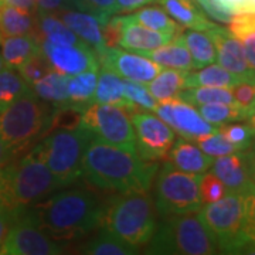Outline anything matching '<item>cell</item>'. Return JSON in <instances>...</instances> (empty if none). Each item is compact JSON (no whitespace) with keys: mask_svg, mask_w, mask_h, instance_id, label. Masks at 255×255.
I'll use <instances>...</instances> for the list:
<instances>
[{"mask_svg":"<svg viewBox=\"0 0 255 255\" xmlns=\"http://www.w3.org/2000/svg\"><path fill=\"white\" fill-rule=\"evenodd\" d=\"M105 203L90 189L57 190L24 214L57 243L85 237L101 227Z\"/></svg>","mask_w":255,"mask_h":255,"instance_id":"1","label":"cell"},{"mask_svg":"<svg viewBox=\"0 0 255 255\" xmlns=\"http://www.w3.org/2000/svg\"><path fill=\"white\" fill-rule=\"evenodd\" d=\"M159 170L157 162L94 137L82 159V177L101 190L149 191Z\"/></svg>","mask_w":255,"mask_h":255,"instance_id":"2","label":"cell"},{"mask_svg":"<svg viewBox=\"0 0 255 255\" xmlns=\"http://www.w3.org/2000/svg\"><path fill=\"white\" fill-rule=\"evenodd\" d=\"M63 187L44 162L30 150L0 170V200L14 217Z\"/></svg>","mask_w":255,"mask_h":255,"instance_id":"3","label":"cell"},{"mask_svg":"<svg viewBox=\"0 0 255 255\" xmlns=\"http://www.w3.org/2000/svg\"><path fill=\"white\" fill-rule=\"evenodd\" d=\"M197 217L216 241L217 251L254 241V193H227L220 200L203 204Z\"/></svg>","mask_w":255,"mask_h":255,"instance_id":"4","label":"cell"},{"mask_svg":"<svg viewBox=\"0 0 255 255\" xmlns=\"http://www.w3.org/2000/svg\"><path fill=\"white\" fill-rule=\"evenodd\" d=\"M101 227L129 246L145 247L157 227L153 199L147 191L119 193L105 203Z\"/></svg>","mask_w":255,"mask_h":255,"instance_id":"5","label":"cell"},{"mask_svg":"<svg viewBox=\"0 0 255 255\" xmlns=\"http://www.w3.org/2000/svg\"><path fill=\"white\" fill-rule=\"evenodd\" d=\"M53 111L54 105L31 90L0 112V139L16 156L23 155L48 133Z\"/></svg>","mask_w":255,"mask_h":255,"instance_id":"6","label":"cell"},{"mask_svg":"<svg viewBox=\"0 0 255 255\" xmlns=\"http://www.w3.org/2000/svg\"><path fill=\"white\" fill-rule=\"evenodd\" d=\"M143 255H217V244L197 216H173L157 224Z\"/></svg>","mask_w":255,"mask_h":255,"instance_id":"7","label":"cell"},{"mask_svg":"<svg viewBox=\"0 0 255 255\" xmlns=\"http://www.w3.org/2000/svg\"><path fill=\"white\" fill-rule=\"evenodd\" d=\"M94 135L80 127L71 130H53L31 147V153L44 162L64 187L82 177V159Z\"/></svg>","mask_w":255,"mask_h":255,"instance_id":"8","label":"cell"},{"mask_svg":"<svg viewBox=\"0 0 255 255\" xmlns=\"http://www.w3.org/2000/svg\"><path fill=\"white\" fill-rule=\"evenodd\" d=\"M156 174L153 204L156 213L163 219L196 214L201 209L199 191L201 174L183 173L167 163Z\"/></svg>","mask_w":255,"mask_h":255,"instance_id":"9","label":"cell"},{"mask_svg":"<svg viewBox=\"0 0 255 255\" xmlns=\"http://www.w3.org/2000/svg\"><path fill=\"white\" fill-rule=\"evenodd\" d=\"M81 125L101 142L137 153L130 112L125 108L91 102L84 111Z\"/></svg>","mask_w":255,"mask_h":255,"instance_id":"10","label":"cell"},{"mask_svg":"<svg viewBox=\"0 0 255 255\" xmlns=\"http://www.w3.org/2000/svg\"><path fill=\"white\" fill-rule=\"evenodd\" d=\"M0 255H63V250L27 214L14 217Z\"/></svg>","mask_w":255,"mask_h":255,"instance_id":"11","label":"cell"},{"mask_svg":"<svg viewBox=\"0 0 255 255\" xmlns=\"http://www.w3.org/2000/svg\"><path fill=\"white\" fill-rule=\"evenodd\" d=\"M130 122L135 132L136 152L143 160H164L176 140V133L156 115L143 111L130 112Z\"/></svg>","mask_w":255,"mask_h":255,"instance_id":"12","label":"cell"},{"mask_svg":"<svg viewBox=\"0 0 255 255\" xmlns=\"http://www.w3.org/2000/svg\"><path fill=\"white\" fill-rule=\"evenodd\" d=\"M157 118L177 132L183 139L196 142L199 137L214 133L219 128L210 125L204 121L193 105L184 102L180 98L163 101L156 104L155 110Z\"/></svg>","mask_w":255,"mask_h":255,"instance_id":"13","label":"cell"},{"mask_svg":"<svg viewBox=\"0 0 255 255\" xmlns=\"http://www.w3.org/2000/svg\"><path fill=\"white\" fill-rule=\"evenodd\" d=\"M97 57L100 67L112 71L124 80L147 84L162 71V67L152 60L136 53L119 50L117 47H105Z\"/></svg>","mask_w":255,"mask_h":255,"instance_id":"14","label":"cell"},{"mask_svg":"<svg viewBox=\"0 0 255 255\" xmlns=\"http://www.w3.org/2000/svg\"><path fill=\"white\" fill-rule=\"evenodd\" d=\"M211 172L223 182L227 193H254L253 147L214 159Z\"/></svg>","mask_w":255,"mask_h":255,"instance_id":"15","label":"cell"},{"mask_svg":"<svg viewBox=\"0 0 255 255\" xmlns=\"http://www.w3.org/2000/svg\"><path fill=\"white\" fill-rule=\"evenodd\" d=\"M41 51L53 65V70L67 77L88 70H100L97 53L90 46H63L44 38L41 41Z\"/></svg>","mask_w":255,"mask_h":255,"instance_id":"16","label":"cell"},{"mask_svg":"<svg viewBox=\"0 0 255 255\" xmlns=\"http://www.w3.org/2000/svg\"><path fill=\"white\" fill-rule=\"evenodd\" d=\"M216 48V61L230 73L238 75L244 81L254 82L255 71L248 65L240 40L233 36L228 28L214 26L207 30Z\"/></svg>","mask_w":255,"mask_h":255,"instance_id":"17","label":"cell"},{"mask_svg":"<svg viewBox=\"0 0 255 255\" xmlns=\"http://www.w3.org/2000/svg\"><path fill=\"white\" fill-rule=\"evenodd\" d=\"M163 162L183 173L203 174L211 169L214 157L206 155L194 142L180 137L174 140Z\"/></svg>","mask_w":255,"mask_h":255,"instance_id":"18","label":"cell"},{"mask_svg":"<svg viewBox=\"0 0 255 255\" xmlns=\"http://www.w3.org/2000/svg\"><path fill=\"white\" fill-rule=\"evenodd\" d=\"M172 38H173L172 36H167L139 24L132 18L130 14H127L121 40H119V47L125 48L127 51L139 54L164 46Z\"/></svg>","mask_w":255,"mask_h":255,"instance_id":"19","label":"cell"},{"mask_svg":"<svg viewBox=\"0 0 255 255\" xmlns=\"http://www.w3.org/2000/svg\"><path fill=\"white\" fill-rule=\"evenodd\" d=\"M55 16H60L64 24L91 47L97 54L105 48L102 40V21L98 17L80 10L75 11L68 9L58 11Z\"/></svg>","mask_w":255,"mask_h":255,"instance_id":"20","label":"cell"},{"mask_svg":"<svg viewBox=\"0 0 255 255\" xmlns=\"http://www.w3.org/2000/svg\"><path fill=\"white\" fill-rule=\"evenodd\" d=\"M26 34L44 40L38 27V14H31L0 1V40Z\"/></svg>","mask_w":255,"mask_h":255,"instance_id":"21","label":"cell"},{"mask_svg":"<svg viewBox=\"0 0 255 255\" xmlns=\"http://www.w3.org/2000/svg\"><path fill=\"white\" fill-rule=\"evenodd\" d=\"M164 7V11L170 14L182 27L197 31H207L216 26L207 18L206 13L200 9L196 0H157Z\"/></svg>","mask_w":255,"mask_h":255,"instance_id":"22","label":"cell"},{"mask_svg":"<svg viewBox=\"0 0 255 255\" xmlns=\"http://www.w3.org/2000/svg\"><path fill=\"white\" fill-rule=\"evenodd\" d=\"M139 55H143L146 58L152 60L162 68H172V70H179V71L194 70L191 55L182 41L180 34L173 37L164 46L150 50V51L139 53Z\"/></svg>","mask_w":255,"mask_h":255,"instance_id":"23","label":"cell"},{"mask_svg":"<svg viewBox=\"0 0 255 255\" xmlns=\"http://www.w3.org/2000/svg\"><path fill=\"white\" fill-rule=\"evenodd\" d=\"M92 102L102 105H117L125 108L129 112L139 110L136 105L130 104L124 97V80L105 68L98 70V80H97Z\"/></svg>","mask_w":255,"mask_h":255,"instance_id":"24","label":"cell"},{"mask_svg":"<svg viewBox=\"0 0 255 255\" xmlns=\"http://www.w3.org/2000/svg\"><path fill=\"white\" fill-rule=\"evenodd\" d=\"M41 38L36 36H13L0 40L3 65L9 68H18L27 58L41 50Z\"/></svg>","mask_w":255,"mask_h":255,"instance_id":"25","label":"cell"},{"mask_svg":"<svg viewBox=\"0 0 255 255\" xmlns=\"http://www.w3.org/2000/svg\"><path fill=\"white\" fill-rule=\"evenodd\" d=\"M197 111L204 121L216 128L231 122H254L255 108H246L237 102L201 105Z\"/></svg>","mask_w":255,"mask_h":255,"instance_id":"26","label":"cell"},{"mask_svg":"<svg viewBox=\"0 0 255 255\" xmlns=\"http://www.w3.org/2000/svg\"><path fill=\"white\" fill-rule=\"evenodd\" d=\"M238 75L230 73L219 64H209L199 68V71L186 74V88L191 87H220V88H234L243 82Z\"/></svg>","mask_w":255,"mask_h":255,"instance_id":"27","label":"cell"},{"mask_svg":"<svg viewBox=\"0 0 255 255\" xmlns=\"http://www.w3.org/2000/svg\"><path fill=\"white\" fill-rule=\"evenodd\" d=\"M186 74L172 68H162L150 82L146 84L150 95L159 102L179 98L180 92L186 88Z\"/></svg>","mask_w":255,"mask_h":255,"instance_id":"28","label":"cell"},{"mask_svg":"<svg viewBox=\"0 0 255 255\" xmlns=\"http://www.w3.org/2000/svg\"><path fill=\"white\" fill-rule=\"evenodd\" d=\"M180 38L190 53L194 70H199L216 61V48L207 33L189 30L182 31Z\"/></svg>","mask_w":255,"mask_h":255,"instance_id":"29","label":"cell"},{"mask_svg":"<svg viewBox=\"0 0 255 255\" xmlns=\"http://www.w3.org/2000/svg\"><path fill=\"white\" fill-rule=\"evenodd\" d=\"M228 31L240 40L248 65L255 68V13H241L233 16Z\"/></svg>","mask_w":255,"mask_h":255,"instance_id":"30","label":"cell"},{"mask_svg":"<svg viewBox=\"0 0 255 255\" xmlns=\"http://www.w3.org/2000/svg\"><path fill=\"white\" fill-rule=\"evenodd\" d=\"M68 78L70 77H67L64 74L51 71L50 74H47L46 77H43L41 80L34 82L31 85V90L38 98H41L54 107H58V105L70 101L68 94H67Z\"/></svg>","mask_w":255,"mask_h":255,"instance_id":"31","label":"cell"},{"mask_svg":"<svg viewBox=\"0 0 255 255\" xmlns=\"http://www.w3.org/2000/svg\"><path fill=\"white\" fill-rule=\"evenodd\" d=\"M130 16L139 24L150 28V30L159 31V33L167 34V36L176 37L182 34L183 31L182 26H179L173 18L169 17L167 13L160 7H155V6L140 7V9L135 10Z\"/></svg>","mask_w":255,"mask_h":255,"instance_id":"32","label":"cell"},{"mask_svg":"<svg viewBox=\"0 0 255 255\" xmlns=\"http://www.w3.org/2000/svg\"><path fill=\"white\" fill-rule=\"evenodd\" d=\"M38 27L43 38H46L55 44L63 46H88L84 43L74 31L67 27L61 21V18L55 14H40L38 16Z\"/></svg>","mask_w":255,"mask_h":255,"instance_id":"33","label":"cell"},{"mask_svg":"<svg viewBox=\"0 0 255 255\" xmlns=\"http://www.w3.org/2000/svg\"><path fill=\"white\" fill-rule=\"evenodd\" d=\"M82 255H139L136 248L124 243L105 230L92 237L82 248Z\"/></svg>","mask_w":255,"mask_h":255,"instance_id":"34","label":"cell"},{"mask_svg":"<svg viewBox=\"0 0 255 255\" xmlns=\"http://www.w3.org/2000/svg\"><path fill=\"white\" fill-rule=\"evenodd\" d=\"M179 98L193 107L210 105V104H234L233 88L220 87H191L184 88Z\"/></svg>","mask_w":255,"mask_h":255,"instance_id":"35","label":"cell"},{"mask_svg":"<svg viewBox=\"0 0 255 255\" xmlns=\"http://www.w3.org/2000/svg\"><path fill=\"white\" fill-rule=\"evenodd\" d=\"M30 91L31 87L21 78L17 70L9 67L0 70V112Z\"/></svg>","mask_w":255,"mask_h":255,"instance_id":"36","label":"cell"},{"mask_svg":"<svg viewBox=\"0 0 255 255\" xmlns=\"http://www.w3.org/2000/svg\"><path fill=\"white\" fill-rule=\"evenodd\" d=\"M90 104H75V102H65L58 107H54L48 133L53 130H71L81 127L84 111Z\"/></svg>","mask_w":255,"mask_h":255,"instance_id":"37","label":"cell"},{"mask_svg":"<svg viewBox=\"0 0 255 255\" xmlns=\"http://www.w3.org/2000/svg\"><path fill=\"white\" fill-rule=\"evenodd\" d=\"M98 80V70H88L68 78V100L75 104H91Z\"/></svg>","mask_w":255,"mask_h":255,"instance_id":"38","label":"cell"},{"mask_svg":"<svg viewBox=\"0 0 255 255\" xmlns=\"http://www.w3.org/2000/svg\"><path fill=\"white\" fill-rule=\"evenodd\" d=\"M16 70H17V73L21 75V78L27 82L30 87L34 82L38 81V80H41L43 77H46L47 74L54 71L53 65L47 60V57L41 50L34 53Z\"/></svg>","mask_w":255,"mask_h":255,"instance_id":"39","label":"cell"},{"mask_svg":"<svg viewBox=\"0 0 255 255\" xmlns=\"http://www.w3.org/2000/svg\"><path fill=\"white\" fill-rule=\"evenodd\" d=\"M219 130L238 149H250L254 142V122H237L224 124L219 127Z\"/></svg>","mask_w":255,"mask_h":255,"instance_id":"40","label":"cell"},{"mask_svg":"<svg viewBox=\"0 0 255 255\" xmlns=\"http://www.w3.org/2000/svg\"><path fill=\"white\" fill-rule=\"evenodd\" d=\"M194 143H197L201 150L211 157H220V156L230 155V153H234L237 150H241L237 146L233 145L231 142H228L219 129L214 133L199 137Z\"/></svg>","mask_w":255,"mask_h":255,"instance_id":"41","label":"cell"},{"mask_svg":"<svg viewBox=\"0 0 255 255\" xmlns=\"http://www.w3.org/2000/svg\"><path fill=\"white\" fill-rule=\"evenodd\" d=\"M124 97L130 104L136 105L137 108H142V110L146 111H153L156 104H157V101L150 95L146 84L130 81V80L124 81Z\"/></svg>","mask_w":255,"mask_h":255,"instance_id":"42","label":"cell"},{"mask_svg":"<svg viewBox=\"0 0 255 255\" xmlns=\"http://www.w3.org/2000/svg\"><path fill=\"white\" fill-rule=\"evenodd\" d=\"M70 6L98 17L102 24L117 14V0H71Z\"/></svg>","mask_w":255,"mask_h":255,"instance_id":"43","label":"cell"},{"mask_svg":"<svg viewBox=\"0 0 255 255\" xmlns=\"http://www.w3.org/2000/svg\"><path fill=\"white\" fill-rule=\"evenodd\" d=\"M199 191H200V199L203 204L214 203L227 194L226 186L213 172H206L201 174Z\"/></svg>","mask_w":255,"mask_h":255,"instance_id":"44","label":"cell"},{"mask_svg":"<svg viewBox=\"0 0 255 255\" xmlns=\"http://www.w3.org/2000/svg\"><path fill=\"white\" fill-rule=\"evenodd\" d=\"M125 24V16H111L102 24V40L105 47H118L122 28Z\"/></svg>","mask_w":255,"mask_h":255,"instance_id":"45","label":"cell"},{"mask_svg":"<svg viewBox=\"0 0 255 255\" xmlns=\"http://www.w3.org/2000/svg\"><path fill=\"white\" fill-rule=\"evenodd\" d=\"M233 98L238 105L246 108H255L254 82L243 81L233 88Z\"/></svg>","mask_w":255,"mask_h":255,"instance_id":"46","label":"cell"},{"mask_svg":"<svg viewBox=\"0 0 255 255\" xmlns=\"http://www.w3.org/2000/svg\"><path fill=\"white\" fill-rule=\"evenodd\" d=\"M36 1L37 14H57L58 11L70 7L67 0H34Z\"/></svg>","mask_w":255,"mask_h":255,"instance_id":"47","label":"cell"},{"mask_svg":"<svg viewBox=\"0 0 255 255\" xmlns=\"http://www.w3.org/2000/svg\"><path fill=\"white\" fill-rule=\"evenodd\" d=\"M156 1L157 0H117V14L132 13L149 3H156Z\"/></svg>","mask_w":255,"mask_h":255,"instance_id":"48","label":"cell"},{"mask_svg":"<svg viewBox=\"0 0 255 255\" xmlns=\"http://www.w3.org/2000/svg\"><path fill=\"white\" fill-rule=\"evenodd\" d=\"M217 255H255V241H248L246 244L227 250H219Z\"/></svg>","mask_w":255,"mask_h":255,"instance_id":"49","label":"cell"},{"mask_svg":"<svg viewBox=\"0 0 255 255\" xmlns=\"http://www.w3.org/2000/svg\"><path fill=\"white\" fill-rule=\"evenodd\" d=\"M14 220V216L9 213L7 210H0V248L6 238V234L9 231L10 226Z\"/></svg>","mask_w":255,"mask_h":255,"instance_id":"50","label":"cell"},{"mask_svg":"<svg viewBox=\"0 0 255 255\" xmlns=\"http://www.w3.org/2000/svg\"><path fill=\"white\" fill-rule=\"evenodd\" d=\"M1 1H4L9 6H13V7H17L20 10H24L27 13H31V14H37L36 1L34 0H1Z\"/></svg>","mask_w":255,"mask_h":255,"instance_id":"51","label":"cell"},{"mask_svg":"<svg viewBox=\"0 0 255 255\" xmlns=\"http://www.w3.org/2000/svg\"><path fill=\"white\" fill-rule=\"evenodd\" d=\"M16 157H18V156H16V153L10 149L9 146L0 139V170L4 166H7L11 160H14Z\"/></svg>","mask_w":255,"mask_h":255,"instance_id":"52","label":"cell"},{"mask_svg":"<svg viewBox=\"0 0 255 255\" xmlns=\"http://www.w3.org/2000/svg\"><path fill=\"white\" fill-rule=\"evenodd\" d=\"M3 67H4V65H3V60H1V55H0V70H1Z\"/></svg>","mask_w":255,"mask_h":255,"instance_id":"53","label":"cell"},{"mask_svg":"<svg viewBox=\"0 0 255 255\" xmlns=\"http://www.w3.org/2000/svg\"><path fill=\"white\" fill-rule=\"evenodd\" d=\"M0 210H6L4 207H3V203H1V200H0Z\"/></svg>","mask_w":255,"mask_h":255,"instance_id":"54","label":"cell"},{"mask_svg":"<svg viewBox=\"0 0 255 255\" xmlns=\"http://www.w3.org/2000/svg\"><path fill=\"white\" fill-rule=\"evenodd\" d=\"M67 1H68V3H70V1H71V0H67Z\"/></svg>","mask_w":255,"mask_h":255,"instance_id":"55","label":"cell"},{"mask_svg":"<svg viewBox=\"0 0 255 255\" xmlns=\"http://www.w3.org/2000/svg\"><path fill=\"white\" fill-rule=\"evenodd\" d=\"M0 1H1V0H0Z\"/></svg>","mask_w":255,"mask_h":255,"instance_id":"56","label":"cell"}]
</instances>
